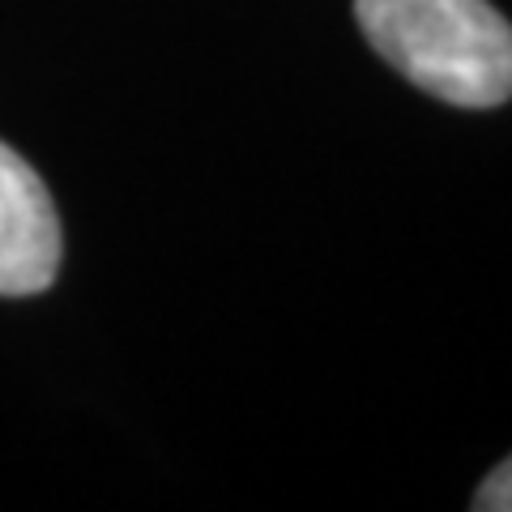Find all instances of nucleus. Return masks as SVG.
Instances as JSON below:
<instances>
[{
    "instance_id": "1",
    "label": "nucleus",
    "mask_w": 512,
    "mask_h": 512,
    "mask_svg": "<svg viewBox=\"0 0 512 512\" xmlns=\"http://www.w3.org/2000/svg\"><path fill=\"white\" fill-rule=\"evenodd\" d=\"M355 18L367 43L431 99H512V22L487 0H355Z\"/></svg>"
},
{
    "instance_id": "2",
    "label": "nucleus",
    "mask_w": 512,
    "mask_h": 512,
    "mask_svg": "<svg viewBox=\"0 0 512 512\" xmlns=\"http://www.w3.org/2000/svg\"><path fill=\"white\" fill-rule=\"evenodd\" d=\"M60 269L52 192L18 150L0 141V295H39Z\"/></svg>"
},
{
    "instance_id": "3",
    "label": "nucleus",
    "mask_w": 512,
    "mask_h": 512,
    "mask_svg": "<svg viewBox=\"0 0 512 512\" xmlns=\"http://www.w3.org/2000/svg\"><path fill=\"white\" fill-rule=\"evenodd\" d=\"M474 508L478 512H512V453L483 478V487L474 495Z\"/></svg>"
}]
</instances>
